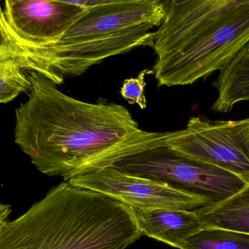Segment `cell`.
<instances>
[{
  "label": "cell",
  "mask_w": 249,
  "mask_h": 249,
  "mask_svg": "<svg viewBox=\"0 0 249 249\" xmlns=\"http://www.w3.org/2000/svg\"><path fill=\"white\" fill-rule=\"evenodd\" d=\"M143 235L178 249H185L191 237L203 230L195 211L133 209Z\"/></svg>",
  "instance_id": "8fae6325"
},
{
  "label": "cell",
  "mask_w": 249,
  "mask_h": 249,
  "mask_svg": "<svg viewBox=\"0 0 249 249\" xmlns=\"http://www.w3.org/2000/svg\"><path fill=\"white\" fill-rule=\"evenodd\" d=\"M151 74H154L152 70H144L137 78L125 80L121 88V95L129 104H137L141 109L146 108L147 100L144 93L146 86L145 77Z\"/></svg>",
  "instance_id": "2e32d148"
},
{
  "label": "cell",
  "mask_w": 249,
  "mask_h": 249,
  "mask_svg": "<svg viewBox=\"0 0 249 249\" xmlns=\"http://www.w3.org/2000/svg\"><path fill=\"white\" fill-rule=\"evenodd\" d=\"M120 170L157 181L217 203L243 189L247 183L215 166L199 162L170 148L167 139L160 145L115 164Z\"/></svg>",
  "instance_id": "5b68a950"
},
{
  "label": "cell",
  "mask_w": 249,
  "mask_h": 249,
  "mask_svg": "<svg viewBox=\"0 0 249 249\" xmlns=\"http://www.w3.org/2000/svg\"><path fill=\"white\" fill-rule=\"evenodd\" d=\"M249 43V0H243L174 50L157 56L152 71L158 87L205 80L225 68Z\"/></svg>",
  "instance_id": "277c9868"
},
{
  "label": "cell",
  "mask_w": 249,
  "mask_h": 249,
  "mask_svg": "<svg viewBox=\"0 0 249 249\" xmlns=\"http://www.w3.org/2000/svg\"><path fill=\"white\" fill-rule=\"evenodd\" d=\"M28 98L16 109L15 142L40 173L65 181L115 165L164 142L141 129L126 107L67 95L38 72L27 74Z\"/></svg>",
  "instance_id": "6da1fadb"
},
{
  "label": "cell",
  "mask_w": 249,
  "mask_h": 249,
  "mask_svg": "<svg viewBox=\"0 0 249 249\" xmlns=\"http://www.w3.org/2000/svg\"><path fill=\"white\" fill-rule=\"evenodd\" d=\"M205 228H219L249 234V183L232 196L196 210Z\"/></svg>",
  "instance_id": "4fadbf2b"
},
{
  "label": "cell",
  "mask_w": 249,
  "mask_h": 249,
  "mask_svg": "<svg viewBox=\"0 0 249 249\" xmlns=\"http://www.w3.org/2000/svg\"><path fill=\"white\" fill-rule=\"evenodd\" d=\"M218 97L211 106L215 113H227L241 102L249 101V43L213 83Z\"/></svg>",
  "instance_id": "7c38bea8"
},
{
  "label": "cell",
  "mask_w": 249,
  "mask_h": 249,
  "mask_svg": "<svg viewBox=\"0 0 249 249\" xmlns=\"http://www.w3.org/2000/svg\"><path fill=\"white\" fill-rule=\"evenodd\" d=\"M68 182L142 211H193L211 204L203 196L183 192L162 182L126 173L115 166L78 176Z\"/></svg>",
  "instance_id": "52a82bcc"
},
{
  "label": "cell",
  "mask_w": 249,
  "mask_h": 249,
  "mask_svg": "<svg viewBox=\"0 0 249 249\" xmlns=\"http://www.w3.org/2000/svg\"><path fill=\"white\" fill-rule=\"evenodd\" d=\"M243 0L165 1L164 21L154 32L153 49L157 56L183 44L197 32L211 25L241 5Z\"/></svg>",
  "instance_id": "30bf717a"
},
{
  "label": "cell",
  "mask_w": 249,
  "mask_h": 249,
  "mask_svg": "<svg viewBox=\"0 0 249 249\" xmlns=\"http://www.w3.org/2000/svg\"><path fill=\"white\" fill-rule=\"evenodd\" d=\"M153 28L143 26L98 38L36 45L17 38L0 22V49L9 53L26 73L38 72L58 86L65 78L80 76L107 58L141 46L153 48Z\"/></svg>",
  "instance_id": "3957f363"
},
{
  "label": "cell",
  "mask_w": 249,
  "mask_h": 249,
  "mask_svg": "<svg viewBox=\"0 0 249 249\" xmlns=\"http://www.w3.org/2000/svg\"><path fill=\"white\" fill-rule=\"evenodd\" d=\"M0 222L2 221H7L8 219V215L11 213V207L7 205H1V209H0Z\"/></svg>",
  "instance_id": "e0dca14e"
},
{
  "label": "cell",
  "mask_w": 249,
  "mask_h": 249,
  "mask_svg": "<svg viewBox=\"0 0 249 249\" xmlns=\"http://www.w3.org/2000/svg\"><path fill=\"white\" fill-rule=\"evenodd\" d=\"M87 11L65 0H6L0 22L25 43L49 44L62 40Z\"/></svg>",
  "instance_id": "ba28073f"
},
{
  "label": "cell",
  "mask_w": 249,
  "mask_h": 249,
  "mask_svg": "<svg viewBox=\"0 0 249 249\" xmlns=\"http://www.w3.org/2000/svg\"><path fill=\"white\" fill-rule=\"evenodd\" d=\"M165 16V1L117 0L112 5L88 9L87 14L61 40H88L113 36L143 26L160 27Z\"/></svg>",
  "instance_id": "9c48e42d"
},
{
  "label": "cell",
  "mask_w": 249,
  "mask_h": 249,
  "mask_svg": "<svg viewBox=\"0 0 249 249\" xmlns=\"http://www.w3.org/2000/svg\"><path fill=\"white\" fill-rule=\"evenodd\" d=\"M31 87L28 75L9 53L0 49V103H10L21 93H28Z\"/></svg>",
  "instance_id": "9a60e30c"
},
{
  "label": "cell",
  "mask_w": 249,
  "mask_h": 249,
  "mask_svg": "<svg viewBox=\"0 0 249 249\" xmlns=\"http://www.w3.org/2000/svg\"><path fill=\"white\" fill-rule=\"evenodd\" d=\"M167 143L184 157L249 183V118L211 121L194 116L184 129L167 132Z\"/></svg>",
  "instance_id": "8992f818"
},
{
  "label": "cell",
  "mask_w": 249,
  "mask_h": 249,
  "mask_svg": "<svg viewBox=\"0 0 249 249\" xmlns=\"http://www.w3.org/2000/svg\"><path fill=\"white\" fill-rule=\"evenodd\" d=\"M142 236L133 208L68 181L0 222V249H126Z\"/></svg>",
  "instance_id": "7a4b0ae2"
},
{
  "label": "cell",
  "mask_w": 249,
  "mask_h": 249,
  "mask_svg": "<svg viewBox=\"0 0 249 249\" xmlns=\"http://www.w3.org/2000/svg\"><path fill=\"white\" fill-rule=\"evenodd\" d=\"M185 249H249V234L207 227L191 237Z\"/></svg>",
  "instance_id": "5bb4252c"
}]
</instances>
